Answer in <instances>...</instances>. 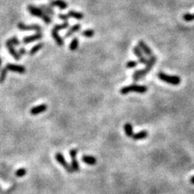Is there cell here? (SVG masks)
<instances>
[{"label": "cell", "instance_id": "12", "mask_svg": "<svg viewBox=\"0 0 194 194\" xmlns=\"http://www.w3.org/2000/svg\"><path fill=\"white\" fill-rule=\"evenodd\" d=\"M138 45V47L141 49L142 53L146 54L147 56H149V57L153 56V52H152L151 49L143 40H139V41H138V45Z\"/></svg>", "mask_w": 194, "mask_h": 194}, {"label": "cell", "instance_id": "10", "mask_svg": "<svg viewBox=\"0 0 194 194\" xmlns=\"http://www.w3.org/2000/svg\"><path fill=\"white\" fill-rule=\"evenodd\" d=\"M49 5L52 7H57L61 10H65L68 7L67 2H65L64 0H52V1H50Z\"/></svg>", "mask_w": 194, "mask_h": 194}, {"label": "cell", "instance_id": "6", "mask_svg": "<svg viewBox=\"0 0 194 194\" xmlns=\"http://www.w3.org/2000/svg\"><path fill=\"white\" fill-rule=\"evenodd\" d=\"M17 28L22 31H30V30H33V31L37 32V33H40L42 31V29L40 25L38 24H25L24 23H19L17 25Z\"/></svg>", "mask_w": 194, "mask_h": 194}, {"label": "cell", "instance_id": "35", "mask_svg": "<svg viewBox=\"0 0 194 194\" xmlns=\"http://www.w3.org/2000/svg\"><path fill=\"white\" fill-rule=\"evenodd\" d=\"M1 66H2V59H1V57H0V69H1Z\"/></svg>", "mask_w": 194, "mask_h": 194}, {"label": "cell", "instance_id": "14", "mask_svg": "<svg viewBox=\"0 0 194 194\" xmlns=\"http://www.w3.org/2000/svg\"><path fill=\"white\" fill-rule=\"evenodd\" d=\"M46 109H47V105L46 104H40V105H37V106L32 108L30 109V113L32 115H38V114L41 113H44Z\"/></svg>", "mask_w": 194, "mask_h": 194}, {"label": "cell", "instance_id": "29", "mask_svg": "<svg viewBox=\"0 0 194 194\" xmlns=\"http://www.w3.org/2000/svg\"><path fill=\"white\" fill-rule=\"evenodd\" d=\"M27 173V170L25 168H20L19 170L16 171V175L17 177H23L24 175H26Z\"/></svg>", "mask_w": 194, "mask_h": 194}, {"label": "cell", "instance_id": "2", "mask_svg": "<svg viewBox=\"0 0 194 194\" xmlns=\"http://www.w3.org/2000/svg\"><path fill=\"white\" fill-rule=\"evenodd\" d=\"M158 78L162 80L164 83H167L170 85L173 86H178L180 85L181 83V78L177 75H169L163 72H159L158 73Z\"/></svg>", "mask_w": 194, "mask_h": 194}, {"label": "cell", "instance_id": "21", "mask_svg": "<svg viewBox=\"0 0 194 194\" xmlns=\"http://www.w3.org/2000/svg\"><path fill=\"white\" fill-rule=\"evenodd\" d=\"M43 46H44V43H39V44H37V45H34L31 50H30V51L29 52V55L33 56V55L36 54V53L39 52V51L42 49Z\"/></svg>", "mask_w": 194, "mask_h": 194}, {"label": "cell", "instance_id": "16", "mask_svg": "<svg viewBox=\"0 0 194 194\" xmlns=\"http://www.w3.org/2000/svg\"><path fill=\"white\" fill-rule=\"evenodd\" d=\"M81 29V25L79 24H76L73 26H71V28L69 29L68 31L66 32V33L65 34V37L68 38L70 37L71 36H72L74 33H77L78 31H79Z\"/></svg>", "mask_w": 194, "mask_h": 194}, {"label": "cell", "instance_id": "33", "mask_svg": "<svg viewBox=\"0 0 194 194\" xmlns=\"http://www.w3.org/2000/svg\"><path fill=\"white\" fill-rule=\"evenodd\" d=\"M19 54V55L20 56H23V55H25L27 54V50L24 49V48H19V52H18Z\"/></svg>", "mask_w": 194, "mask_h": 194}, {"label": "cell", "instance_id": "9", "mask_svg": "<svg viewBox=\"0 0 194 194\" xmlns=\"http://www.w3.org/2000/svg\"><path fill=\"white\" fill-rule=\"evenodd\" d=\"M7 69V71H12V72H16V73L19 74H24L26 72V70L23 66L16 64H12V63H7L5 66Z\"/></svg>", "mask_w": 194, "mask_h": 194}, {"label": "cell", "instance_id": "22", "mask_svg": "<svg viewBox=\"0 0 194 194\" xmlns=\"http://www.w3.org/2000/svg\"><path fill=\"white\" fill-rule=\"evenodd\" d=\"M124 130H125V133L127 137H132L133 132V126L130 123H126L124 126Z\"/></svg>", "mask_w": 194, "mask_h": 194}, {"label": "cell", "instance_id": "26", "mask_svg": "<svg viewBox=\"0 0 194 194\" xmlns=\"http://www.w3.org/2000/svg\"><path fill=\"white\" fill-rule=\"evenodd\" d=\"M142 70H137V71H135L133 74V80L134 82H137L140 79H142Z\"/></svg>", "mask_w": 194, "mask_h": 194}, {"label": "cell", "instance_id": "25", "mask_svg": "<svg viewBox=\"0 0 194 194\" xmlns=\"http://www.w3.org/2000/svg\"><path fill=\"white\" fill-rule=\"evenodd\" d=\"M7 69L6 67H3V68L0 71V84H2V83H4L5 79L7 78Z\"/></svg>", "mask_w": 194, "mask_h": 194}, {"label": "cell", "instance_id": "15", "mask_svg": "<svg viewBox=\"0 0 194 194\" xmlns=\"http://www.w3.org/2000/svg\"><path fill=\"white\" fill-rule=\"evenodd\" d=\"M51 35H52L53 38L54 39L55 42L57 43V45H58V46L61 47V46H62V45H64V40H63V39L59 36L58 32L55 31V30L52 29V31H51Z\"/></svg>", "mask_w": 194, "mask_h": 194}, {"label": "cell", "instance_id": "8", "mask_svg": "<svg viewBox=\"0 0 194 194\" xmlns=\"http://www.w3.org/2000/svg\"><path fill=\"white\" fill-rule=\"evenodd\" d=\"M78 151L76 149H73L70 151V156L71 158V168L74 170V171H79V164L78 162L76 159Z\"/></svg>", "mask_w": 194, "mask_h": 194}, {"label": "cell", "instance_id": "28", "mask_svg": "<svg viewBox=\"0 0 194 194\" xmlns=\"http://www.w3.org/2000/svg\"><path fill=\"white\" fill-rule=\"evenodd\" d=\"M183 19H185L186 22H191L194 20V14H190V13H185L183 15Z\"/></svg>", "mask_w": 194, "mask_h": 194}, {"label": "cell", "instance_id": "27", "mask_svg": "<svg viewBox=\"0 0 194 194\" xmlns=\"http://www.w3.org/2000/svg\"><path fill=\"white\" fill-rule=\"evenodd\" d=\"M81 35L83 36H85V37H92L93 36L95 35V32L92 29H87V30H84L81 33Z\"/></svg>", "mask_w": 194, "mask_h": 194}, {"label": "cell", "instance_id": "34", "mask_svg": "<svg viewBox=\"0 0 194 194\" xmlns=\"http://www.w3.org/2000/svg\"><path fill=\"white\" fill-rule=\"evenodd\" d=\"M190 182L192 183V185H194V176H192V177L191 178V180H190Z\"/></svg>", "mask_w": 194, "mask_h": 194}, {"label": "cell", "instance_id": "19", "mask_svg": "<svg viewBox=\"0 0 194 194\" xmlns=\"http://www.w3.org/2000/svg\"><path fill=\"white\" fill-rule=\"evenodd\" d=\"M40 9L42 10L43 12H45V14L50 15V16H54L55 12L53 10L52 7H50V5H40L39 7Z\"/></svg>", "mask_w": 194, "mask_h": 194}, {"label": "cell", "instance_id": "11", "mask_svg": "<svg viewBox=\"0 0 194 194\" xmlns=\"http://www.w3.org/2000/svg\"><path fill=\"white\" fill-rule=\"evenodd\" d=\"M42 38V34L41 33H37L34 34V35L29 36H25V37L23 38V40L22 42L24 44H29V43L33 42V41H36V40H40Z\"/></svg>", "mask_w": 194, "mask_h": 194}, {"label": "cell", "instance_id": "3", "mask_svg": "<svg viewBox=\"0 0 194 194\" xmlns=\"http://www.w3.org/2000/svg\"><path fill=\"white\" fill-rule=\"evenodd\" d=\"M147 87L143 85H137V84H133V85L126 86L124 87L120 90V92L122 95H126L128 93L137 92V93H146L147 92Z\"/></svg>", "mask_w": 194, "mask_h": 194}, {"label": "cell", "instance_id": "32", "mask_svg": "<svg viewBox=\"0 0 194 194\" xmlns=\"http://www.w3.org/2000/svg\"><path fill=\"white\" fill-rule=\"evenodd\" d=\"M69 16L68 15H65V14H59L58 15V18H59L60 19H62V20H63V21H67L69 19Z\"/></svg>", "mask_w": 194, "mask_h": 194}, {"label": "cell", "instance_id": "31", "mask_svg": "<svg viewBox=\"0 0 194 194\" xmlns=\"http://www.w3.org/2000/svg\"><path fill=\"white\" fill-rule=\"evenodd\" d=\"M11 41H12L14 46H19L20 45V41L16 36H13V37L11 38Z\"/></svg>", "mask_w": 194, "mask_h": 194}, {"label": "cell", "instance_id": "1", "mask_svg": "<svg viewBox=\"0 0 194 194\" xmlns=\"http://www.w3.org/2000/svg\"><path fill=\"white\" fill-rule=\"evenodd\" d=\"M28 11H29V13H30L32 16L41 18L43 21L45 22V24H49L52 22V19L49 16V15L45 14V12H43L40 7H36L34 5H29V6H28Z\"/></svg>", "mask_w": 194, "mask_h": 194}, {"label": "cell", "instance_id": "20", "mask_svg": "<svg viewBox=\"0 0 194 194\" xmlns=\"http://www.w3.org/2000/svg\"><path fill=\"white\" fill-rule=\"evenodd\" d=\"M70 17L74 18L76 19H82L84 18V15L83 13L78 12H74V11H70L67 14Z\"/></svg>", "mask_w": 194, "mask_h": 194}, {"label": "cell", "instance_id": "30", "mask_svg": "<svg viewBox=\"0 0 194 194\" xmlns=\"http://www.w3.org/2000/svg\"><path fill=\"white\" fill-rule=\"evenodd\" d=\"M138 64V62H136V61H130L126 63V68L128 69H131V68H134Z\"/></svg>", "mask_w": 194, "mask_h": 194}, {"label": "cell", "instance_id": "23", "mask_svg": "<svg viewBox=\"0 0 194 194\" xmlns=\"http://www.w3.org/2000/svg\"><path fill=\"white\" fill-rule=\"evenodd\" d=\"M78 47V37H74L73 40H71L69 49L71 51H75Z\"/></svg>", "mask_w": 194, "mask_h": 194}, {"label": "cell", "instance_id": "5", "mask_svg": "<svg viewBox=\"0 0 194 194\" xmlns=\"http://www.w3.org/2000/svg\"><path fill=\"white\" fill-rule=\"evenodd\" d=\"M157 62V57L156 56H151L150 57L149 60H147V63L146 64V67L144 69H142V78H144V77L147 75V74L149 73L150 71H151V69L153 68V66L155 65Z\"/></svg>", "mask_w": 194, "mask_h": 194}, {"label": "cell", "instance_id": "4", "mask_svg": "<svg viewBox=\"0 0 194 194\" xmlns=\"http://www.w3.org/2000/svg\"><path fill=\"white\" fill-rule=\"evenodd\" d=\"M55 159H56V160L58 162V163H60V164H61V165H62V167L66 169V171H67V172L69 173L73 172L74 170L72 169V168H71V166L69 165L68 163L66 162V159H65L64 156H63V154H62V153H60V152L56 153V154H55Z\"/></svg>", "mask_w": 194, "mask_h": 194}, {"label": "cell", "instance_id": "13", "mask_svg": "<svg viewBox=\"0 0 194 194\" xmlns=\"http://www.w3.org/2000/svg\"><path fill=\"white\" fill-rule=\"evenodd\" d=\"M133 54H134L135 56H137V57H138V60H139L140 63H142V64H147V59L143 56V54H142V51L141 50V49L138 47V45H137V46H135V47L133 48Z\"/></svg>", "mask_w": 194, "mask_h": 194}, {"label": "cell", "instance_id": "24", "mask_svg": "<svg viewBox=\"0 0 194 194\" xmlns=\"http://www.w3.org/2000/svg\"><path fill=\"white\" fill-rule=\"evenodd\" d=\"M69 27V23L67 21H65L63 24H56V25H54V30H55V31H60V30H62V29H67Z\"/></svg>", "mask_w": 194, "mask_h": 194}, {"label": "cell", "instance_id": "18", "mask_svg": "<svg viewBox=\"0 0 194 194\" xmlns=\"http://www.w3.org/2000/svg\"><path fill=\"white\" fill-rule=\"evenodd\" d=\"M82 160L83 163H87L88 165H95L96 164V159L95 157L91 156V155H83Z\"/></svg>", "mask_w": 194, "mask_h": 194}, {"label": "cell", "instance_id": "7", "mask_svg": "<svg viewBox=\"0 0 194 194\" xmlns=\"http://www.w3.org/2000/svg\"><path fill=\"white\" fill-rule=\"evenodd\" d=\"M6 47L7 48V50L9 51L10 54L12 55V57H14L16 61H19L20 58H21V56L19 55V54L17 52L16 49L14 48V45L12 44V42L11 41V39H8V40L6 41Z\"/></svg>", "mask_w": 194, "mask_h": 194}, {"label": "cell", "instance_id": "17", "mask_svg": "<svg viewBox=\"0 0 194 194\" xmlns=\"http://www.w3.org/2000/svg\"><path fill=\"white\" fill-rule=\"evenodd\" d=\"M147 136H148V133L146 130H142L141 132H138L137 133H133L132 136V138L133 140H142L147 138Z\"/></svg>", "mask_w": 194, "mask_h": 194}]
</instances>
